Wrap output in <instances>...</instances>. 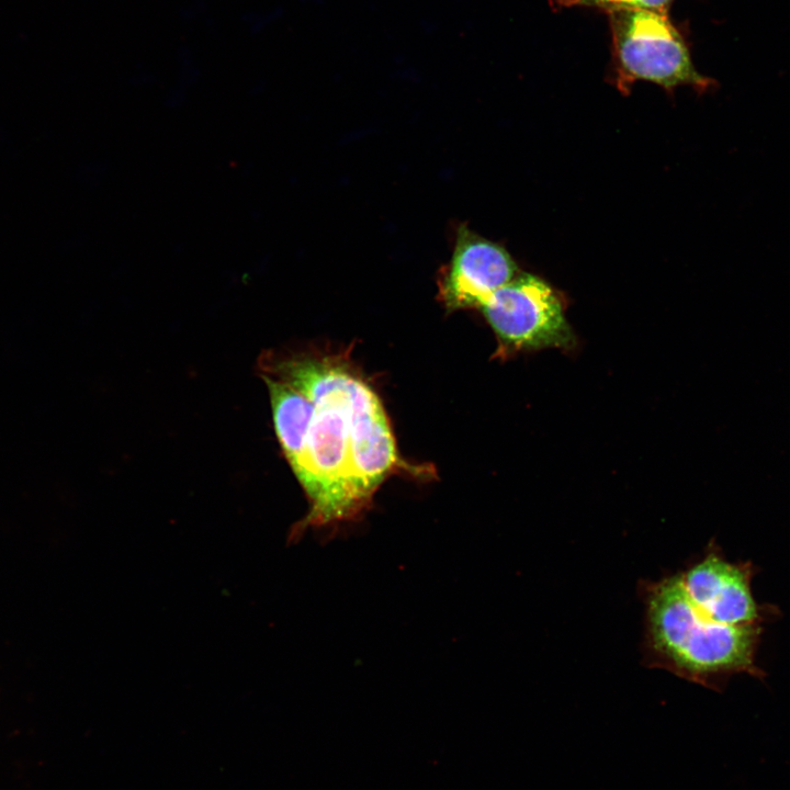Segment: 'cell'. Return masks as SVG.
Here are the masks:
<instances>
[{
  "label": "cell",
  "instance_id": "6da1fadb",
  "mask_svg": "<svg viewBox=\"0 0 790 790\" xmlns=\"http://www.w3.org/2000/svg\"><path fill=\"white\" fill-rule=\"evenodd\" d=\"M335 357L270 358L266 374L281 380L314 404L305 465L297 477L309 499L303 528H335L363 512L350 471L353 386L358 374Z\"/></svg>",
  "mask_w": 790,
  "mask_h": 790
},
{
  "label": "cell",
  "instance_id": "7a4b0ae2",
  "mask_svg": "<svg viewBox=\"0 0 790 790\" xmlns=\"http://www.w3.org/2000/svg\"><path fill=\"white\" fill-rule=\"evenodd\" d=\"M642 598L650 667L710 687L732 673H754L755 624L730 625L707 617L689 598L678 573L644 583Z\"/></svg>",
  "mask_w": 790,
  "mask_h": 790
},
{
  "label": "cell",
  "instance_id": "3957f363",
  "mask_svg": "<svg viewBox=\"0 0 790 790\" xmlns=\"http://www.w3.org/2000/svg\"><path fill=\"white\" fill-rule=\"evenodd\" d=\"M616 87L624 94L637 80L703 93L716 83L693 65L689 47L667 13L621 9L608 12Z\"/></svg>",
  "mask_w": 790,
  "mask_h": 790
},
{
  "label": "cell",
  "instance_id": "277c9868",
  "mask_svg": "<svg viewBox=\"0 0 790 790\" xmlns=\"http://www.w3.org/2000/svg\"><path fill=\"white\" fill-rule=\"evenodd\" d=\"M479 309L507 350L568 347L573 342L560 298L537 276L517 275Z\"/></svg>",
  "mask_w": 790,
  "mask_h": 790
},
{
  "label": "cell",
  "instance_id": "5b68a950",
  "mask_svg": "<svg viewBox=\"0 0 790 790\" xmlns=\"http://www.w3.org/2000/svg\"><path fill=\"white\" fill-rule=\"evenodd\" d=\"M517 276V268L500 246L461 227L440 298L448 309L476 307Z\"/></svg>",
  "mask_w": 790,
  "mask_h": 790
},
{
  "label": "cell",
  "instance_id": "8992f818",
  "mask_svg": "<svg viewBox=\"0 0 790 790\" xmlns=\"http://www.w3.org/2000/svg\"><path fill=\"white\" fill-rule=\"evenodd\" d=\"M678 575L691 601L710 619L730 625L755 624L758 609L746 566L711 550Z\"/></svg>",
  "mask_w": 790,
  "mask_h": 790
},
{
  "label": "cell",
  "instance_id": "52a82bcc",
  "mask_svg": "<svg viewBox=\"0 0 790 790\" xmlns=\"http://www.w3.org/2000/svg\"><path fill=\"white\" fill-rule=\"evenodd\" d=\"M275 433L283 454L298 477L305 465L306 443L314 404L290 384L264 374Z\"/></svg>",
  "mask_w": 790,
  "mask_h": 790
},
{
  "label": "cell",
  "instance_id": "ba28073f",
  "mask_svg": "<svg viewBox=\"0 0 790 790\" xmlns=\"http://www.w3.org/2000/svg\"><path fill=\"white\" fill-rule=\"evenodd\" d=\"M674 0H554V8H595L605 12L640 9L667 13Z\"/></svg>",
  "mask_w": 790,
  "mask_h": 790
}]
</instances>
